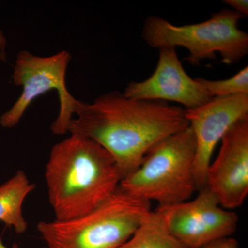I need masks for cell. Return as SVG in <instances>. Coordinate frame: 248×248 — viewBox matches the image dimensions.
Segmentation results:
<instances>
[{"mask_svg":"<svg viewBox=\"0 0 248 248\" xmlns=\"http://www.w3.org/2000/svg\"><path fill=\"white\" fill-rule=\"evenodd\" d=\"M224 4L229 5L232 8L233 11L244 16H248V0H224Z\"/></svg>","mask_w":248,"mask_h":248,"instance_id":"obj_15","label":"cell"},{"mask_svg":"<svg viewBox=\"0 0 248 248\" xmlns=\"http://www.w3.org/2000/svg\"><path fill=\"white\" fill-rule=\"evenodd\" d=\"M196 141L197 190L205 187L206 174L217 145L235 123L248 115V94L213 97L200 107L185 109Z\"/></svg>","mask_w":248,"mask_h":248,"instance_id":"obj_8","label":"cell"},{"mask_svg":"<svg viewBox=\"0 0 248 248\" xmlns=\"http://www.w3.org/2000/svg\"><path fill=\"white\" fill-rule=\"evenodd\" d=\"M195 155V135L188 126L153 147L120 187L142 200L156 201L159 206L187 202L197 190Z\"/></svg>","mask_w":248,"mask_h":248,"instance_id":"obj_4","label":"cell"},{"mask_svg":"<svg viewBox=\"0 0 248 248\" xmlns=\"http://www.w3.org/2000/svg\"><path fill=\"white\" fill-rule=\"evenodd\" d=\"M6 45L7 40L2 31H0V61L6 62Z\"/></svg>","mask_w":248,"mask_h":248,"instance_id":"obj_16","label":"cell"},{"mask_svg":"<svg viewBox=\"0 0 248 248\" xmlns=\"http://www.w3.org/2000/svg\"><path fill=\"white\" fill-rule=\"evenodd\" d=\"M151 203L118 187L93 212L66 221H40L37 231L46 248H118L128 241Z\"/></svg>","mask_w":248,"mask_h":248,"instance_id":"obj_3","label":"cell"},{"mask_svg":"<svg viewBox=\"0 0 248 248\" xmlns=\"http://www.w3.org/2000/svg\"><path fill=\"white\" fill-rule=\"evenodd\" d=\"M0 248H7L6 246L4 244V243H3L2 239H1V237H0ZM42 248H46V247H44Z\"/></svg>","mask_w":248,"mask_h":248,"instance_id":"obj_17","label":"cell"},{"mask_svg":"<svg viewBox=\"0 0 248 248\" xmlns=\"http://www.w3.org/2000/svg\"><path fill=\"white\" fill-rule=\"evenodd\" d=\"M196 248H239V244L234 238L227 237Z\"/></svg>","mask_w":248,"mask_h":248,"instance_id":"obj_14","label":"cell"},{"mask_svg":"<svg viewBox=\"0 0 248 248\" xmlns=\"http://www.w3.org/2000/svg\"><path fill=\"white\" fill-rule=\"evenodd\" d=\"M123 94L138 100L177 102L185 109L200 107L212 99L196 79L187 74L174 47L160 48L153 75L144 81L129 83Z\"/></svg>","mask_w":248,"mask_h":248,"instance_id":"obj_10","label":"cell"},{"mask_svg":"<svg viewBox=\"0 0 248 248\" xmlns=\"http://www.w3.org/2000/svg\"><path fill=\"white\" fill-rule=\"evenodd\" d=\"M212 98L248 94V67L246 66L231 78L223 80L195 79Z\"/></svg>","mask_w":248,"mask_h":248,"instance_id":"obj_13","label":"cell"},{"mask_svg":"<svg viewBox=\"0 0 248 248\" xmlns=\"http://www.w3.org/2000/svg\"><path fill=\"white\" fill-rule=\"evenodd\" d=\"M71 60V54L66 50L48 57L37 56L27 50L19 51L12 79L15 86L22 88V92L12 107L0 117L1 126L14 128L36 98L55 90L58 93L60 110L52 124L51 131L56 135L68 133L78 102L66 87V71Z\"/></svg>","mask_w":248,"mask_h":248,"instance_id":"obj_6","label":"cell"},{"mask_svg":"<svg viewBox=\"0 0 248 248\" xmlns=\"http://www.w3.org/2000/svg\"><path fill=\"white\" fill-rule=\"evenodd\" d=\"M156 210L171 234L186 248L231 237L239 222V217L222 208L206 186L199 190L195 200L159 206Z\"/></svg>","mask_w":248,"mask_h":248,"instance_id":"obj_7","label":"cell"},{"mask_svg":"<svg viewBox=\"0 0 248 248\" xmlns=\"http://www.w3.org/2000/svg\"><path fill=\"white\" fill-rule=\"evenodd\" d=\"M118 248H186L168 229L157 210L145 217L133 236Z\"/></svg>","mask_w":248,"mask_h":248,"instance_id":"obj_12","label":"cell"},{"mask_svg":"<svg viewBox=\"0 0 248 248\" xmlns=\"http://www.w3.org/2000/svg\"><path fill=\"white\" fill-rule=\"evenodd\" d=\"M244 18L232 9L221 10L205 22L176 26L163 18L146 19L142 37L153 48L182 46L188 50L185 59L192 65L214 60L217 53L226 64L238 63L248 53V34L238 28Z\"/></svg>","mask_w":248,"mask_h":248,"instance_id":"obj_5","label":"cell"},{"mask_svg":"<svg viewBox=\"0 0 248 248\" xmlns=\"http://www.w3.org/2000/svg\"><path fill=\"white\" fill-rule=\"evenodd\" d=\"M45 179L58 221L84 216L99 208L122 181L112 155L97 142L77 134L54 145Z\"/></svg>","mask_w":248,"mask_h":248,"instance_id":"obj_2","label":"cell"},{"mask_svg":"<svg viewBox=\"0 0 248 248\" xmlns=\"http://www.w3.org/2000/svg\"><path fill=\"white\" fill-rule=\"evenodd\" d=\"M221 141L218 156L209 166L205 186L222 208H236L248 195V115L235 123Z\"/></svg>","mask_w":248,"mask_h":248,"instance_id":"obj_9","label":"cell"},{"mask_svg":"<svg viewBox=\"0 0 248 248\" xmlns=\"http://www.w3.org/2000/svg\"><path fill=\"white\" fill-rule=\"evenodd\" d=\"M68 133L91 139L115 159L122 179L140 167L159 142L189 126L185 108L160 101L138 100L118 91L92 103L78 100Z\"/></svg>","mask_w":248,"mask_h":248,"instance_id":"obj_1","label":"cell"},{"mask_svg":"<svg viewBox=\"0 0 248 248\" xmlns=\"http://www.w3.org/2000/svg\"><path fill=\"white\" fill-rule=\"evenodd\" d=\"M23 170L0 185V221L13 227L17 234L27 231L28 223L23 216L22 205L28 195L35 189Z\"/></svg>","mask_w":248,"mask_h":248,"instance_id":"obj_11","label":"cell"}]
</instances>
